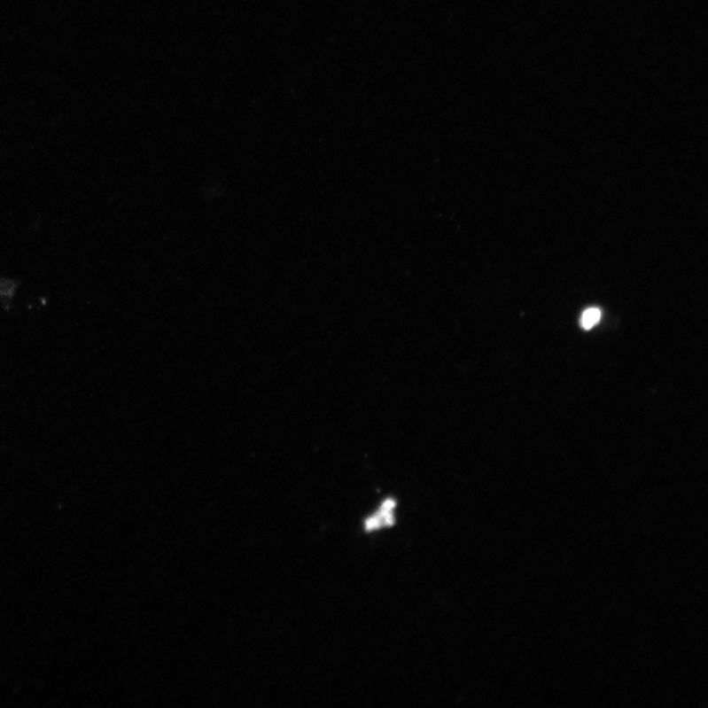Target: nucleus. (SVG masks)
<instances>
[{
	"instance_id": "obj_1",
	"label": "nucleus",
	"mask_w": 708,
	"mask_h": 708,
	"mask_svg": "<svg viewBox=\"0 0 708 708\" xmlns=\"http://www.w3.org/2000/svg\"><path fill=\"white\" fill-rule=\"evenodd\" d=\"M394 506H396V503H394L393 500L385 501L378 512L367 519L365 523L366 531L371 532L378 530L380 527L393 525Z\"/></svg>"
},
{
	"instance_id": "obj_2",
	"label": "nucleus",
	"mask_w": 708,
	"mask_h": 708,
	"mask_svg": "<svg viewBox=\"0 0 708 708\" xmlns=\"http://www.w3.org/2000/svg\"><path fill=\"white\" fill-rule=\"evenodd\" d=\"M602 317V312L598 308H589L582 313L580 325L585 330L594 328Z\"/></svg>"
}]
</instances>
